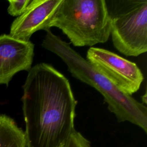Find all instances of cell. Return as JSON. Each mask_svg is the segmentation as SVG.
<instances>
[{"mask_svg": "<svg viewBox=\"0 0 147 147\" xmlns=\"http://www.w3.org/2000/svg\"><path fill=\"white\" fill-rule=\"evenodd\" d=\"M22 88L26 147H65L75 130L78 103L69 80L41 63L28 71Z\"/></svg>", "mask_w": 147, "mask_h": 147, "instance_id": "cell-1", "label": "cell"}, {"mask_svg": "<svg viewBox=\"0 0 147 147\" xmlns=\"http://www.w3.org/2000/svg\"><path fill=\"white\" fill-rule=\"evenodd\" d=\"M46 32L41 46L59 56L73 76L96 89L103 96L109 110L115 115L118 122H129L147 133V107L121 91L68 43L50 30Z\"/></svg>", "mask_w": 147, "mask_h": 147, "instance_id": "cell-2", "label": "cell"}, {"mask_svg": "<svg viewBox=\"0 0 147 147\" xmlns=\"http://www.w3.org/2000/svg\"><path fill=\"white\" fill-rule=\"evenodd\" d=\"M75 47H92L107 41L111 19L105 0H62L49 22Z\"/></svg>", "mask_w": 147, "mask_h": 147, "instance_id": "cell-3", "label": "cell"}, {"mask_svg": "<svg viewBox=\"0 0 147 147\" xmlns=\"http://www.w3.org/2000/svg\"><path fill=\"white\" fill-rule=\"evenodd\" d=\"M108 11L111 39L121 53L138 56L147 51V1H111Z\"/></svg>", "mask_w": 147, "mask_h": 147, "instance_id": "cell-4", "label": "cell"}, {"mask_svg": "<svg viewBox=\"0 0 147 147\" xmlns=\"http://www.w3.org/2000/svg\"><path fill=\"white\" fill-rule=\"evenodd\" d=\"M87 60L123 92L131 95L136 92L144 77L136 63L102 48L91 47Z\"/></svg>", "mask_w": 147, "mask_h": 147, "instance_id": "cell-5", "label": "cell"}, {"mask_svg": "<svg viewBox=\"0 0 147 147\" xmlns=\"http://www.w3.org/2000/svg\"><path fill=\"white\" fill-rule=\"evenodd\" d=\"M34 56V44L16 39L10 34L0 36V84L7 86L13 76L29 71Z\"/></svg>", "mask_w": 147, "mask_h": 147, "instance_id": "cell-6", "label": "cell"}, {"mask_svg": "<svg viewBox=\"0 0 147 147\" xmlns=\"http://www.w3.org/2000/svg\"><path fill=\"white\" fill-rule=\"evenodd\" d=\"M62 0H32L25 11L14 20L10 35L29 41L32 35L40 30H50L49 22Z\"/></svg>", "mask_w": 147, "mask_h": 147, "instance_id": "cell-7", "label": "cell"}, {"mask_svg": "<svg viewBox=\"0 0 147 147\" xmlns=\"http://www.w3.org/2000/svg\"><path fill=\"white\" fill-rule=\"evenodd\" d=\"M0 147H26L24 131L4 114H0Z\"/></svg>", "mask_w": 147, "mask_h": 147, "instance_id": "cell-8", "label": "cell"}, {"mask_svg": "<svg viewBox=\"0 0 147 147\" xmlns=\"http://www.w3.org/2000/svg\"><path fill=\"white\" fill-rule=\"evenodd\" d=\"M31 0L9 1L7 12L12 16H20L25 10Z\"/></svg>", "mask_w": 147, "mask_h": 147, "instance_id": "cell-9", "label": "cell"}, {"mask_svg": "<svg viewBox=\"0 0 147 147\" xmlns=\"http://www.w3.org/2000/svg\"><path fill=\"white\" fill-rule=\"evenodd\" d=\"M65 147H91L90 142L76 130L71 134Z\"/></svg>", "mask_w": 147, "mask_h": 147, "instance_id": "cell-10", "label": "cell"}, {"mask_svg": "<svg viewBox=\"0 0 147 147\" xmlns=\"http://www.w3.org/2000/svg\"><path fill=\"white\" fill-rule=\"evenodd\" d=\"M141 98H142V103H144L146 104V103H147V102H146V101H147V99H146V98H147V96H146V92H145V94L141 96Z\"/></svg>", "mask_w": 147, "mask_h": 147, "instance_id": "cell-11", "label": "cell"}]
</instances>
